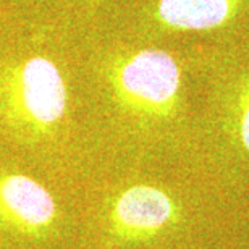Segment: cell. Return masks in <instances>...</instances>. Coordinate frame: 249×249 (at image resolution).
<instances>
[{"label": "cell", "instance_id": "1", "mask_svg": "<svg viewBox=\"0 0 249 249\" xmlns=\"http://www.w3.org/2000/svg\"><path fill=\"white\" fill-rule=\"evenodd\" d=\"M12 117L26 126L47 129L55 124L67 107V88L51 60L34 57L13 70L3 88Z\"/></svg>", "mask_w": 249, "mask_h": 249}, {"label": "cell", "instance_id": "2", "mask_svg": "<svg viewBox=\"0 0 249 249\" xmlns=\"http://www.w3.org/2000/svg\"><path fill=\"white\" fill-rule=\"evenodd\" d=\"M118 88L129 101L149 108L168 106L180 86L175 60L160 51H142L118 70Z\"/></svg>", "mask_w": 249, "mask_h": 249}, {"label": "cell", "instance_id": "3", "mask_svg": "<svg viewBox=\"0 0 249 249\" xmlns=\"http://www.w3.org/2000/svg\"><path fill=\"white\" fill-rule=\"evenodd\" d=\"M52 194L23 175L0 178V222L24 235L49 231L55 220Z\"/></svg>", "mask_w": 249, "mask_h": 249}, {"label": "cell", "instance_id": "4", "mask_svg": "<svg viewBox=\"0 0 249 249\" xmlns=\"http://www.w3.org/2000/svg\"><path fill=\"white\" fill-rule=\"evenodd\" d=\"M172 212L165 193L151 186H134L117 201L115 220L128 233H151L165 225Z\"/></svg>", "mask_w": 249, "mask_h": 249}, {"label": "cell", "instance_id": "5", "mask_svg": "<svg viewBox=\"0 0 249 249\" xmlns=\"http://www.w3.org/2000/svg\"><path fill=\"white\" fill-rule=\"evenodd\" d=\"M236 0H160L159 17L177 29H211L227 21Z\"/></svg>", "mask_w": 249, "mask_h": 249}, {"label": "cell", "instance_id": "6", "mask_svg": "<svg viewBox=\"0 0 249 249\" xmlns=\"http://www.w3.org/2000/svg\"><path fill=\"white\" fill-rule=\"evenodd\" d=\"M241 133H243V141H245L246 147L249 149V104H248V107L245 108V115H243Z\"/></svg>", "mask_w": 249, "mask_h": 249}]
</instances>
